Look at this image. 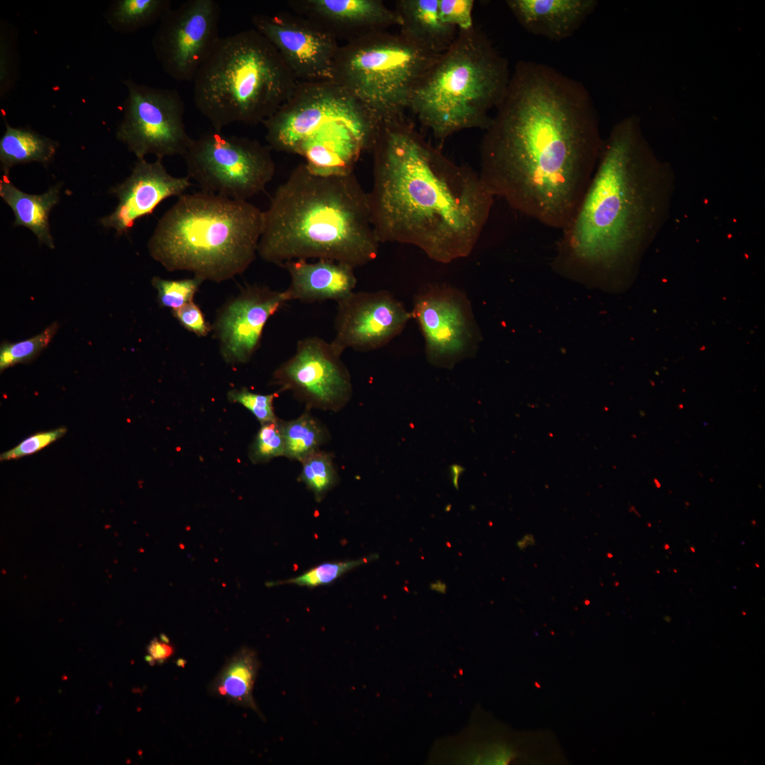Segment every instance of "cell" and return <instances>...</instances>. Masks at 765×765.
Wrapping results in <instances>:
<instances>
[{"label":"cell","instance_id":"484cf974","mask_svg":"<svg viewBox=\"0 0 765 765\" xmlns=\"http://www.w3.org/2000/svg\"><path fill=\"white\" fill-rule=\"evenodd\" d=\"M285 442V457L302 462L312 453L321 450L330 434L327 427L312 415L309 409L290 421L280 420Z\"/></svg>","mask_w":765,"mask_h":765},{"label":"cell","instance_id":"e575fe53","mask_svg":"<svg viewBox=\"0 0 765 765\" xmlns=\"http://www.w3.org/2000/svg\"><path fill=\"white\" fill-rule=\"evenodd\" d=\"M66 432L67 429L62 426L51 431L36 433L25 438L14 448L2 453L0 460H15L33 454L62 437Z\"/></svg>","mask_w":765,"mask_h":765},{"label":"cell","instance_id":"ffe728a7","mask_svg":"<svg viewBox=\"0 0 765 765\" xmlns=\"http://www.w3.org/2000/svg\"><path fill=\"white\" fill-rule=\"evenodd\" d=\"M282 267L290 278V283L285 290L288 301L337 302L353 293L357 284L355 268L342 262L295 259L285 262Z\"/></svg>","mask_w":765,"mask_h":765},{"label":"cell","instance_id":"4fadbf2b","mask_svg":"<svg viewBox=\"0 0 765 765\" xmlns=\"http://www.w3.org/2000/svg\"><path fill=\"white\" fill-rule=\"evenodd\" d=\"M332 343L312 336L299 340L294 354L273 372L272 382L288 390L307 409L337 412L351 400L348 369Z\"/></svg>","mask_w":765,"mask_h":765},{"label":"cell","instance_id":"d6986e66","mask_svg":"<svg viewBox=\"0 0 765 765\" xmlns=\"http://www.w3.org/2000/svg\"><path fill=\"white\" fill-rule=\"evenodd\" d=\"M288 4L295 13L346 42L401 24L395 10L381 0H292Z\"/></svg>","mask_w":765,"mask_h":765},{"label":"cell","instance_id":"9a60e30c","mask_svg":"<svg viewBox=\"0 0 765 765\" xmlns=\"http://www.w3.org/2000/svg\"><path fill=\"white\" fill-rule=\"evenodd\" d=\"M254 28L277 49L299 82L332 81L338 40L297 13L256 14Z\"/></svg>","mask_w":765,"mask_h":765},{"label":"cell","instance_id":"e0dca14e","mask_svg":"<svg viewBox=\"0 0 765 765\" xmlns=\"http://www.w3.org/2000/svg\"><path fill=\"white\" fill-rule=\"evenodd\" d=\"M288 301L285 290L248 285L220 310L215 324L226 362H248L258 349L268 319Z\"/></svg>","mask_w":765,"mask_h":765},{"label":"cell","instance_id":"4316f807","mask_svg":"<svg viewBox=\"0 0 765 765\" xmlns=\"http://www.w3.org/2000/svg\"><path fill=\"white\" fill-rule=\"evenodd\" d=\"M171 8L169 0H120L111 9V24L123 32H133L152 24Z\"/></svg>","mask_w":765,"mask_h":765},{"label":"cell","instance_id":"9c48e42d","mask_svg":"<svg viewBox=\"0 0 765 765\" xmlns=\"http://www.w3.org/2000/svg\"><path fill=\"white\" fill-rule=\"evenodd\" d=\"M441 54L400 33L372 32L339 47L332 82L381 123L395 120L405 116L416 87Z\"/></svg>","mask_w":765,"mask_h":765},{"label":"cell","instance_id":"6da1fadb","mask_svg":"<svg viewBox=\"0 0 765 765\" xmlns=\"http://www.w3.org/2000/svg\"><path fill=\"white\" fill-rule=\"evenodd\" d=\"M496 110L480 145L483 182L515 210L562 230L604 142L590 92L550 65L520 60Z\"/></svg>","mask_w":765,"mask_h":765},{"label":"cell","instance_id":"d4e9b609","mask_svg":"<svg viewBox=\"0 0 765 765\" xmlns=\"http://www.w3.org/2000/svg\"><path fill=\"white\" fill-rule=\"evenodd\" d=\"M58 142L23 128L11 127L6 122V130L0 140L1 170L7 174L16 164L38 162L50 163L58 147Z\"/></svg>","mask_w":765,"mask_h":765},{"label":"cell","instance_id":"8992f818","mask_svg":"<svg viewBox=\"0 0 765 765\" xmlns=\"http://www.w3.org/2000/svg\"><path fill=\"white\" fill-rule=\"evenodd\" d=\"M196 107L216 131L232 123H264L293 95V72L254 28L220 37L197 71Z\"/></svg>","mask_w":765,"mask_h":765},{"label":"cell","instance_id":"cb8c5ba5","mask_svg":"<svg viewBox=\"0 0 765 765\" xmlns=\"http://www.w3.org/2000/svg\"><path fill=\"white\" fill-rule=\"evenodd\" d=\"M259 669L255 652L240 649L225 664L213 680L211 691L236 705L259 713L253 697V689Z\"/></svg>","mask_w":765,"mask_h":765},{"label":"cell","instance_id":"1f68e13d","mask_svg":"<svg viewBox=\"0 0 765 765\" xmlns=\"http://www.w3.org/2000/svg\"><path fill=\"white\" fill-rule=\"evenodd\" d=\"M203 281L196 276L181 280H167L155 276L152 279V285L157 291L159 305L174 310L193 301Z\"/></svg>","mask_w":765,"mask_h":765},{"label":"cell","instance_id":"836d02e7","mask_svg":"<svg viewBox=\"0 0 765 765\" xmlns=\"http://www.w3.org/2000/svg\"><path fill=\"white\" fill-rule=\"evenodd\" d=\"M474 0H438V13L441 21L458 31L475 26L472 12Z\"/></svg>","mask_w":765,"mask_h":765},{"label":"cell","instance_id":"4dcf8cb0","mask_svg":"<svg viewBox=\"0 0 765 765\" xmlns=\"http://www.w3.org/2000/svg\"><path fill=\"white\" fill-rule=\"evenodd\" d=\"M280 456H285V442L278 419L261 424L250 446L249 458L252 463L261 464Z\"/></svg>","mask_w":765,"mask_h":765},{"label":"cell","instance_id":"f1b7e54d","mask_svg":"<svg viewBox=\"0 0 765 765\" xmlns=\"http://www.w3.org/2000/svg\"><path fill=\"white\" fill-rule=\"evenodd\" d=\"M378 557L372 554L362 558L345 561L326 562L310 568L300 575L283 581L267 583L268 586L294 584L299 586L314 588L329 585L348 572Z\"/></svg>","mask_w":765,"mask_h":765},{"label":"cell","instance_id":"603a6c76","mask_svg":"<svg viewBox=\"0 0 765 765\" xmlns=\"http://www.w3.org/2000/svg\"><path fill=\"white\" fill-rule=\"evenodd\" d=\"M60 185L49 188L40 195L28 194L17 188L7 174L0 180V196L12 209L13 226H23L30 230L40 244L55 248L49 225V215L59 201Z\"/></svg>","mask_w":765,"mask_h":765},{"label":"cell","instance_id":"d6a6232c","mask_svg":"<svg viewBox=\"0 0 765 765\" xmlns=\"http://www.w3.org/2000/svg\"><path fill=\"white\" fill-rule=\"evenodd\" d=\"M276 396L278 393L262 395L246 387L232 390L227 394L230 402L242 404L254 414L261 424L278 419L273 409V400Z\"/></svg>","mask_w":765,"mask_h":765},{"label":"cell","instance_id":"2e32d148","mask_svg":"<svg viewBox=\"0 0 765 765\" xmlns=\"http://www.w3.org/2000/svg\"><path fill=\"white\" fill-rule=\"evenodd\" d=\"M336 303L331 342L341 353L348 348L362 352L380 348L400 334L412 318L404 304L385 290L353 291Z\"/></svg>","mask_w":765,"mask_h":765},{"label":"cell","instance_id":"7c38bea8","mask_svg":"<svg viewBox=\"0 0 765 765\" xmlns=\"http://www.w3.org/2000/svg\"><path fill=\"white\" fill-rule=\"evenodd\" d=\"M424 340L426 360L451 369L474 356L482 341L466 294L447 284H428L414 296L411 312Z\"/></svg>","mask_w":765,"mask_h":765},{"label":"cell","instance_id":"d590c367","mask_svg":"<svg viewBox=\"0 0 765 765\" xmlns=\"http://www.w3.org/2000/svg\"><path fill=\"white\" fill-rule=\"evenodd\" d=\"M174 316L188 331L200 336L208 334L211 328L200 307L193 301L173 310Z\"/></svg>","mask_w":765,"mask_h":765},{"label":"cell","instance_id":"5bb4252c","mask_svg":"<svg viewBox=\"0 0 765 765\" xmlns=\"http://www.w3.org/2000/svg\"><path fill=\"white\" fill-rule=\"evenodd\" d=\"M221 11L215 0H188L160 20L153 39L164 72L177 81H193L220 39Z\"/></svg>","mask_w":765,"mask_h":765},{"label":"cell","instance_id":"44dd1931","mask_svg":"<svg viewBox=\"0 0 765 765\" xmlns=\"http://www.w3.org/2000/svg\"><path fill=\"white\" fill-rule=\"evenodd\" d=\"M505 3L527 32L553 41L571 37L598 5L596 0H507Z\"/></svg>","mask_w":765,"mask_h":765},{"label":"cell","instance_id":"7402d4cb","mask_svg":"<svg viewBox=\"0 0 765 765\" xmlns=\"http://www.w3.org/2000/svg\"><path fill=\"white\" fill-rule=\"evenodd\" d=\"M401 24L400 33L436 53L446 51L458 30L444 23L438 13V0H398L394 8Z\"/></svg>","mask_w":765,"mask_h":765},{"label":"cell","instance_id":"ac0fdd59","mask_svg":"<svg viewBox=\"0 0 765 765\" xmlns=\"http://www.w3.org/2000/svg\"><path fill=\"white\" fill-rule=\"evenodd\" d=\"M162 161L137 159L131 174L111 191L119 203L110 215L100 220L104 227L113 228L118 235L128 234L138 219L152 214L165 199L184 194L191 186L189 177L171 175Z\"/></svg>","mask_w":765,"mask_h":765},{"label":"cell","instance_id":"8fae6325","mask_svg":"<svg viewBox=\"0 0 765 765\" xmlns=\"http://www.w3.org/2000/svg\"><path fill=\"white\" fill-rule=\"evenodd\" d=\"M128 96L117 139L137 159L149 154L157 159L183 156L193 139L186 130L185 105L174 89L124 81Z\"/></svg>","mask_w":765,"mask_h":765},{"label":"cell","instance_id":"8d00e7d4","mask_svg":"<svg viewBox=\"0 0 765 765\" xmlns=\"http://www.w3.org/2000/svg\"><path fill=\"white\" fill-rule=\"evenodd\" d=\"M161 637V640L157 638L153 639L147 647V652L154 663L155 662L163 663L171 657L174 652V647L169 643L168 638L164 635Z\"/></svg>","mask_w":765,"mask_h":765},{"label":"cell","instance_id":"5b68a950","mask_svg":"<svg viewBox=\"0 0 765 765\" xmlns=\"http://www.w3.org/2000/svg\"><path fill=\"white\" fill-rule=\"evenodd\" d=\"M263 221V211L247 200L201 191L183 194L158 221L149 252L169 271L220 283L254 261Z\"/></svg>","mask_w":765,"mask_h":765},{"label":"cell","instance_id":"7a4b0ae2","mask_svg":"<svg viewBox=\"0 0 765 765\" xmlns=\"http://www.w3.org/2000/svg\"><path fill=\"white\" fill-rule=\"evenodd\" d=\"M675 178L671 164L650 147L637 115L615 124L575 214L561 230L554 270L589 286L629 277L668 220Z\"/></svg>","mask_w":765,"mask_h":765},{"label":"cell","instance_id":"3957f363","mask_svg":"<svg viewBox=\"0 0 765 765\" xmlns=\"http://www.w3.org/2000/svg\"><path fill=\"white\" fill-rule=\"evenodd\" d=\"M372 151L368 199L379 243L413 245L441 264L469 256L494 199L480 174L446 157L406 116L381 123Z\"/></svg>","mask_w":765,"mask_h":765},{"label":"cell","instance_id":"83f0119b","mask_svg":"<svg viewBox=\"0 0 765 765\" xmlns=\"http://www.w3.org/2000/svg\"><path fill=\"white\" fill-rule=\"evenodd\" d=\"M299 481L313 494L317 502H322L339 481V475L332 453L319 450L301 462Z\"/></svg>","mask_w":765,"mask_h":765},{"label":"cell","instance_id":"52a82bcc","mask_svg":"<svg viewBox=\"0 0 765 765\" xmlns=\"http://www.w3.org/2000/svg\"><path fill=\"white\" fill-rule=\"evenodd\" d=\"M507 60L476 26L460 30L416 87L409 110L441 142L489 125L511 77Z\"/></svg>","mask_w":765,"mask_h":765},{"label":"cell","instance_id":"277c9868","mask_svg":"<svg viewBox=\"0 0 765 765\" xmlns=\"http://www.w3.org/2000/svg\"><path fill=\"white\" fill-rule=\"evenodd\" d=\"M258 254L282 266L295 259H328L353 268L373 261L378 241L368 193L352 172L321 175L295 167L263 211Z\"/></svg>","mask_w":765,"mask_h":765},{"label":"cell","instance_id":"ba28073f","mask_svg":"<svg viewBox=\"0 0 765 765\" xmlns=\"http://www.w3.org/2000/svg\"><path fill=\"white\" fill-rule=\"evenodd\" d=\"M322 82H300L292 97L263 123L271 149L345 160L372 150L380 120L364 106L345 111L355 98L332 81L324 82L319 105Z\"/></svg>","mask_w":765,"mask_h":765},{"label":"cell","instance_id":"30bf717a","mask_svg":"<svg viewBox=\"0 0 765 765\" xmlns=\"http://www.w3.org/2000/svg\"><path fill=\"white\" fill-rule=\"evenodd\" d=\"M271 150L256 140L213 130L193 139L183 157L188 176L201 191L247 200L274 176Z\"/></svg>","mask_w":765,"mask_h":765},{"label":"cell","instance_id":"f546056e","mask_svg":"<svg viewBox=\"0 0 765 765\" xmlns=\"http://www.w3.org/2000/svg\"><path fill=\"white\" fill-rule=\"evenodd\" d=\"M59 329L57 322H53L42 332L25 340L8 342L3 341L0 346V370L18 363H28L35 359L48 346Z\"/></svg>","mask_w":765,"mask_h":765}]
</instances>
